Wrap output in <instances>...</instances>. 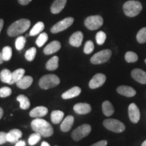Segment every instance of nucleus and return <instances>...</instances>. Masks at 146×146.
Wrapping results in <instances>:
<instances>
[{
	"label": "nucleus",
	"mask_w": 146,
	"mask_h": 146,
	"mask_svg": "<svg viewBox=\"0 0 146 146\" xmlns=\"http://www.w3.org/2000/svg\"><path fill=\"white\" fill-rule=\"evenodd\" d=\"M23 136V133L19 129H12L10 131H9L7 135V139H8V142L10 143H17L19 141V139Z\"/></svg>",
	"instance_id": "17"
},
{
	"label": "nucleus",
	"mask_w": 146,
	"mask_h": 146,
	"mask_svg": "<svg viewBox=\"0 0 146 146\" xmlns=\"http://www.w3.org/2000/svg\"><path fill=\"white\" fill-rule=\"evenodd\" d=\"M31 128L35 133H39L42 137H49L54 134L52 126L46 120L41 118H36L31 122Z\"/></svg>",
	"instance_id": "1"
},
{
	"label": "nucleus",
	"mask_w": 146,
	"mask_h": 146,
	"mask_svg": "<svg viewBox=\"0 0 146 146\" xmlns=\"http://www.w3.org/2000/svg\"><path fill=\"white\" fill-rule=\"evenodd\" d=\"M31 1L32 0H18V2H19L20 4L23 5H26L27 4H29Z\"/></svg>",
	"instance_id": "42"
},
{
	"label": "nucleus",
	"mask_w": 146,
	"mask_h": 146,
	"mask_svg": "<svg viewBox=\"0 0 146 146\" xmlns=\"http://www.w3.org/2000/svg\"><path fill=\"white\" fill-rule=\"evenodd\" d=\"M74 23V18L72 17L66 18L62 21L58 22L56 25H54L51 29V32L52 33H58L62 32L70 27L72 23Z\"/></svg>",
	"instance_id": "9"
},
{
	"label": "nucleus",
	"mask_w": 146,
	"mask_h": 146,
	"mask_svg": "<svg viewBox=\"0 0 146 146\" xmlns=\"http://www.w3.org/2000/svg\"><path fill=\"white\" fill-rule=\"evenodd\" d=\"M129 116L133 123H137L140 118V112L135 104L132 103L129 106Z\"/></svg>",
	"instance_id": "11"
},
{
	"label": "nucleus",
	"mask_w": 146,
	"mask_h": 146,
	"mask_svg": "<svg viewBox=\"0 0 146 146\" xmlns=\"http://www.w3.org/2000/svg\"><path fill=\"white\" fill-rule=\"evenodd\" d=\"M30 26L31 22L29 20L20 19L14 22L8 27L7 33L10 36H16L27 31Z\"/></svg>",
	"instance_id": "2"
},
{
	"label": "nucleus",
	"mask_w": 146,
	"mask_h": 146,
	"mask_svg": "<svg viewBox=\"0 0 146 146\" xmlns=\"http://www.w3.org/2000/svg\"><path fill=\"white\" fill-rule=\"evenodd\" d=\"M2 58L3 61H9L11 59L12 56V50L10 46H5L3 48L2 52Z\"/></svg>",
	"instance_id": "30"
},
{
	"label": "nucleus",
	"mask_w": 146,
	"mask_h": 146,
	"mask_svg": "<svg viewBox=\"0 0 146 146\" xmlns=\"http://www.w3.org/2000/svg\"><path fill=\"white\" fill-rule=\"evenodd\" d=\"M125 60L129 63L136 62L138 60V56L133 52H127L125 54Z\"/></svg>",
	"instance_id": "33"
},
{
	"label": "nucleus",
	"mask_w": 146,
	"mask_h": 146,
	"mask_svg": "<svg viewBox=\"0 0 146 146\" xmlns=\"http://www.w3.org/2000/svg\"><path fill=\"white\" fill-rule=\"evenodd\" d=\"M73 110L78 114H86L91 112V107L89 104L78 103L74 106Z\"/></svg>",
	"instance_id": "14"
},
{
	"label": "nucleus",
	"mask_w": 146,
	"mask_h": 146,
	"mask_svg": "<svg viewBox=\"0 0 146 146\" xmlns=\"http://www.w3.org/2000/svg\"><path fill=\"white\" fill-rule=\"evenodd\" d=\"M108 142L106 140H102V141H100L97 143L93 144L91 146H107Z\"/></svg>",
	"instance_id": "41"
},
{
	"label": "nucleus",
	"mask_w": 146,
	"mask_h": 146,
	"mask_svg": "<svg viewBox=\"0 0 146 146\" xmlns=\"http://www.w3.org/2000/svg\"><path fill=\"white\" fill-rule=\"evenodd\" d=\"M145 64H146V59L145 60Z\"/></svg>",
	"instance_id": "49"
},
{
	"label": "nucleus",
	"mask_w": 146,
	"mask_h": 146,
	"mask_svg": "<svg viewBox=\"0 0 146 146\" xmlns=\"http://www.w3.org/2000/svg\"><path fill=\"white\" fill-rule=\"evenodd\" d=\"M12 79V72L8 69H3L0 73V80L5 83H10Z\"/></svg>",
	"instance_id": "28"
},
{
	"label": "nucleus",
	"mask_w": 146,
	"mask_h": 146,
	"mask_svg": "<svg viewBox=\"0 0 146 146\" xmlns=\"http://www.w3.org/2000/svg\"><path fill=\"white\" fill-rule=\"evenodd\" d=\"M60 83V80L56 74H49L43 76L40 78L39 85L43 89H49L58 86Z\"/></svg>",
	"instance_id": "4"
},
{
	"label": "nucleus",
	"mask_w": 146,
	"mask_h": 146,
	"mask_svg": "<svg viewBox=\"0 0 146 146\" xmlns=\"http://www.w3.org/2000/svg\"><path fill=\"white\" fill-rule=\"evenodd\" d=\"M3 62V58H2V54H1V52H0V64H2Z\"/></svg>",
	"instance_id": "47"
},
{
	"label": "nucleus",
	"mask_w": 146,
	"mask_h": 146,
	"mask_svg": "<svg viewBox=\"0 0 146 146\" xmlns=\"http://www.w3.org/2000/svg\"><path fill=\"white\" fill-rule=\"evenodd\" d=\"M33 81V78L32 76H23L16 84L20 89H26L32 85Z\"/></svg>",
	"instance_id": "20"
},
{
	"label": "nucleus",
	"mask_w": 146,
	"mask_h": 146,
	"mask_svg": "<svg viewBox=\"0 0 146 146\" xmlns=\"http://www.w3.org/2000/svg\"><path fill=\"white\" fill-rule=\"evenodd\" d=\"M55 146H58V145H55Z\"/></svg>",
	"instance_id": "50"
},
{
	"label": "nucleus",
	"mask_w": 146,
	"mask_h": 146,
	"mask_svg": "<svg viewBox=\"0 0 146 146\" xmlns=\"http://www.w3.org/2000/svg\"><path fill=\"white\" fill-rule=\"evenodd\" d=\"M61 48V44L59 41H53L49 43L43 50V53L45 55H50L58 52Z\"/></svg>",
	"instance_id": "15"
},
{
	"label": "nucleus",
	"mask_w": 146,
	"mask_h": 146,
	"mask_svg": "<svg viewBox=\"0 0 146 146\" xmlns=\"http://www.w3.org/2000/svg\"><path fill=\"white\" fill-rule=\"evenodd\" d=\"M116 91L119 94L125 97H128V98H131V97L135 96L136 95V91L133 87L126 86V85L119 86L116 89Z\"/></svg>",
	"instance_id": "18"
},
{
	"label": "nucleus",
	"mask_w": 146,
	"mask_h": 146,
	"mask_svg": "<svg viewBox=\"0 0 146 146\" xmlns=\"http://www.w3.org/2000/svg\"><path fill=\"white\" fill-rule=\"evenodd\" d=\"M64 113L60 110H54L51 114V120L54 124H59L63 120Z\"/></svg>",
	"instance_id": "25"
},
{
	"label": "nucleus",
	"mask_w": 146,
	"mask_h": 146,
	"mask_svg": "<svg viewBox=\"0 0 146 146\" xmlns=\"http://www.w3.org/2000/svg\"><path fill=\"white\" fill-rule=\"evenodd\" d=\"M91 127L88 124H84L72 131L71 136L74 141H78L87 137L91 133Z\"/></svg>",
	"instance_id": "6"
},
{
	"label": "nucleus",
	"mask_w": 146,
	"mask_h": 146,
	"mask_svg": "<svg viewBox=\"0 0 146 146\" xmlns=\"http://www.w3.org/2000/svg\"><path fill=\"white\" fill-rule=\"evenodd\" d=\"M67 0H55L51 6L52 13L56 14L60 13L64 8Z\"/></svg>",
	"instance_id": "21"
},
{
	"label": "nucleus",
	"mask_w": 146,
	"mask_h": 146,
	"mask_svg": "<svg viewBox=\"0 0 146 146\" xmlns=\"http://www.w3.org/2000/svg\"><path fill=\"white\" fill-rule=\"evenodd\" d=\"M111 56H112V51L104 50L94 54L91 58V62L93 64H101L108 61Z\"/></svg>",
	"instance_id": "7"
},
{
	"label": "nucleus",
	"mask_w": 146,
	"mask_h": 146,
	"mask_svg": "<svg viewBox=\"0 0 146 146\" xmlns=\"http://www.w3.org/2000/svg\"><path fill=\"white\" fill-rule=\"evenodd\" d=\"M41 146H50V145L46 141H43L42 142Z\"/></svg>",
	"instance_id": "46"
},
{
	"label": "nucleus",
	"mask_w": 146,
	"mask_h": 146,
	"mask_svg": "<svg viewBox=\"0 0 146 146\" xmlns=\"http://www.w3.org/2000/svg\"><path fill=\"white\" fill-rule=\"evenodd\" d=\"M106 81V76L105 74L98 73L89 81V87L93 89L99 88L104 84Z\"/></svg>",
	"instance_id": "10"
},
{
	"label": "nucleus",
	"mask_w": 146,
	"mask_h": 146,
	"mask_svg": "<svg viewBox=\"0 0 146 146\" xmlns=\"http://www.w3.org/2000/svg\"><path fill=\"white\" fill-rule=\"evenodd\" d=\"M142 4L139 1L130 0L127 1L123 5V10L125 15L129 17H135L141 12Z\"/></svg>",
	"instance_id": "3"
},
{
	"label": "nucleus",
	"mask_w": 146,
	"mask_h": 146,
	"mask_svg": "<svg viewBox=\"0 0 146 146\" xmlns=\"http://www.w3.org/2000/svg\"><path fill=\"white\" fill-rule=\"evenodd\" d=\"M94 50V45L92 41H87L84 46V52L86 54H89Z\"/></svg>",
	"instance_id": "38"
},
{
	"label": "nucleus",
	"mask_w": 146,
	"mask_h": 146,
	"mask_svg": "<svg viewBox=\"0 0 146 146\" xmlns=\"http://www.w3.org/2000/svg\"><path fill=\"white\" fill-rule=\"evenodd\" d=\"M103 125L108 130L114 133H122L125 130V125L118 120L108 118L104 120Z\"/></svg>",
	"instance_id": "5"
},
{
	"label": "nucleus",
	"mask_w": 146,
	"mask_h": 146,
	"mask_svg": "<svg viewBox=\"0 0 146 146\" xmlns=\"http://www.w3.org/2000/svg\"><path fill=\"white\" fill-rule=\"evenodd\" d=\"M131 76L138 83L146 84V72L141 69H133L131 72Z\"/></svg>",
	"instance_id": "12"
},
{
	"label": "nucleus",
	"mask_w": 146,
	"mask_h": 146,
	"mask_svg": "<svg viewBox=\"0 0 146 146\" xmlns=\"http://www.w3.org/2000/svg\"><path fill=\"white\" fill-rule=\"evenodd\" d=\"M26 43V39L25 36H20L16 39L15 42V46L17 50H22L25 47Z\"/></svg>",
	"instance_id": "34"
},
{
	"label": "nucleus",
	"mask_w": 146,
	"mask_h": 146,
	"mask_svg": "<svg viewBox=\"0 0 146 146\" xmlns=\"http://www.w3.org/2000/svg\"><path fill=\"white\" fill-rule=\"evenodd\" d=\"M45 25L42 22H38L36 23V25H34L31 30L30 33H29V35L31 36H36V35L41 33L44 29Z\"/></svg>",
	"instance_id": "29"
},
{
	"label": "nucleus",
	"mask_w": 146,
	"mask_h": 146,
	"mask_svg": "<svg viewBox=\"0 0 146 146\" xmlns=\"http://www.w3.org/2000/svg\"><path fill=\"white\" fill-rule=\"evenodd\" d=\"M85 26L89 30L94 31L100 29L104 23V20L102 16L99 15L90 16L87 17L85 21Z\"/></svg>",
	"instance_id": "8"
},
{
	"label": "nucleus",
	"mask_w": 146,
	"mask_h": 146,
	"mask_svg": "<svg viewBox=\"0 0 146 146\" xmlns=\"http://www.w3.org/2000/svg\"><path fill=\"white\" fill-rule=\"evenodd\" d=\"M25 73V70L23 68H18L12 72V79H11L10 85H13L16 83L21 78L23 77Z\"/></svg>",
	"instance_id": "23"
},
{
	"label": "nucleus",
	"mask_w": 146,
	"mask_h": 146,
	"mask_svg": "<svg viewBox=\"0 0 146 146\" xmlns=\"http://www.w3.org/2000/svg\"><path fill=\"white\" fill-rule=\"evenodd\" d=\"M18 102H20V107L23 110H27L30 107L31 103L29 98L24 95H20L16 98Z\"/></svg>",
	"instance_id": "26"
},
{
	"label": "nucleus",
	"mask_w": 146,
	"mask_h": 146,
	"mask_svg": "<svg viewBox=\"0 0 146 146\" xmlns=\"http://www.w3.org/2000/svg\"><path fill=\"white\" fill-rule=\"evenodd\" d=\"M3 115V110L1 108V107H0V119L2 118Z\"/></svg>",
	"instance_id": "45"
},
{
	"label": "nucleus",
	"mask_w": 146,
	"mask_h": 146,
	"mask_svg": "<svg viewBox=\"0 0 146 146\" xmlns=\"http://www.w3.org/2000/svg\"><path fill=\"white\" fill-rule=\"evenodd\" d=\"M48 40V35L45 33H42L38 36V38L36 40V44L37 45L38 47H41L46 43Z\"/></svg>",
	"instance_id": "32"
},
{
	"label": "nucleus",
	"mask_w": 146,
	"mask_h": 146,
	"mask_svg": "<svg viewBox=\"0 0 146 146\" xmlns=\"http://www.w3.org/2000/svg\"><path fill=\"white\" fill-rule=\"evenodd\" d=\"M36 54V50L35 47H31L25 53V58L29 62H31L35 59Z\"/></svg>",
	"instance_id": "35"
},
{
	"label": "nucleus",
	"mask_w": 146,
	"mask_h": 146,
	"mask_svg": "<svg viewBox=\"0 0 146 146\" xmlns=\"http://www.w3.org/2000/svg\"><path fill=\"white\" fill-rule=\"evenodd\" d=\"M141 146H146V140L143 142V143L141 144Z\"/></svg>",
	"instance_id": "48"
},
{
	"label": "nucleus",
	"mask_w": 146,
	"mask_h": 146,
	"mask_svg": "<svg viewBox=\"0 0 146 146\" xmlns=\"http://www.w3.org/2000/svg\"><path fill=\"white\" fill-rule=\"evenodd\" d=\"M74 117L72 116H68L63 120L62 123L60 125V129L63 132H68L72 128L74 123Z\"/></svg>",
	"instance_id": "22"
},
{
	"label": "nucleus",
	"mask_w": 146,
	"mask_h": 146,
	"mask_svg": "<svg viewBox=\"0 0 146 146\" xmlns=\"http://www.w3.org/2000/svg\"><path fill=\"white\" fill-rule=\"evenodd\" d=\"M7 135L8 133H5L1 131L0 132V145H2L8 142V139H7Z\"/></svg>",
	"instance_id": "40"
},
{
	"label": "nucleus",
	"mask_w": 146,
	"mask_h": 146,
	"mask_svg": "<svg viewBox=\"0 0 146 146\" xmlns=\"http://www.w3.org/2000/svg\"><path fill=\"white\" fill-rule=\"evenodd\" d=\"M58 61L59 58L58 56H54L48 60L46 63V68L48 70H56L58 68Z\"/></svg>",
	"instance_id": "27"
},
{
	"label": "nucleus",
	"mask_w": 146,
	"mask_h": 146,
	"mask_svg": "<svg viewBox=\"0 0 146 146\" xmlns=\"http://www.w3.org/2000/svg\"><path fill=\"white\" fill-rule=\"evenodd\" d=\"M41 135L39 133H35L30 135L29 138V144L30 145H35L40 141L41 139Z\"/></svg>",
	"instance_id": "36"
},
{
	"label": "nucleus",
	"mask_w": 146,
	"mask_h": 146,
	"mask_svg": "<svg viewBox=\"0 0 146 146\" xmlns=\"http://www.w3.org/2000/svg\"><path fill=\"white\" fill-rule=\"evenodd\" d=\"M3 23H4V22H3V19H0V33H1V30H2V29H3Z\"/></svg>",
	"instance_id": "44"
},
{
	"label": "nucleus",
	"mask_w": 146,
	"mask_h": 146,
	"mask_svg": "<svg viewBox=\"0 0 146 146\" xmlns=\"http://www.w3.org/2000/svg\"><path fill=\"white\" fill-rule=\"evenodd\" d=\"M96 42L98 45H103L106 39V35L104 32L99 31L96 34Z\"/></svg>",
	"instance_id": "37"
},
{
	"label": "nucleus",
	"mask_w": 146,
	"mask_h": 146,
	"mask_svg": "<svg viewBox=\"0 0 146 146\" xmlns=\"http://www.w3.org/2000/svg\"><path fill=\"white\" fill-rule=\"evenodd\" d=\"M102 111L105 116H110L114 114V108L109 101H105L102 104Z\"/></svg>",
	"instance_id": "24"
},
{
	"label": "nucleus",
	"mask_w": 146,
	"mask_h": 146,
	"mask_svg": "<svg viewBox=\"0 0 146 146\" xmlns=\"http://www.w3.org/2000/svg\"><path fill=\"white\" fill-rule=\"evenodd\" d=\"M47 112H48V109L46 107L37 106L33 109L29 113V114L32 118H41V117L45 116L47 114Z\"/></svg>",
	"instance_id": "16"
},
{
	"label": "nucleus",
	"mask_w": 146,
	"mask_h": 146,
	"mask_svg": "<svg viewBox=\"0 0 146 146\" xmlns=\"http://www.w3.org/2000/svg\"><path fill=\"white\" fill-rule=\"evenodd\" d=\"M81 93V89L79 87H73L72 88L66 91L62 95V98L64 100H68L74 98L79 96Z\"/></svg>",
	"instance_id": "19"
},
{
	"label": "nucleus",
	"mask_w": 146,
	"mask_h": 146,
	"mask_svg": "<svg viewBox=\"0 0 146 146\" xmlns=\"http://www.w3.org/2000/svg\"><path fill=\"white\" fill-rule=\"evenodd\" d=\"M15 146H26V143H25V142L24 141L20 140V141H18L17 142V143H16Z\"/></svg>",
	"instance_id": "43"
},
{
	"label": "nucleus",
	"mask_w": 146,
	"mask_h": 146,
	"mask_svg": "<svg viewBox=\"0 0 146 146\" xmlns=\"http://www.w3.org/2000/svg\"><path fill=\"white\" fill-rule=\"evenodd\" d=\"M83 39V34L81 31L74 33L69 39V43L73 47H78L81 45Z\"/></svg>",
	"instance_id": "13"
},
{
	"label": "nucleus",
	"mask_w": 146,
	"mask_h": 146,
	"mask_svg": "<svg viewBox=\"0 0 146 146\" xmlns=\"http://www.w3.org/2000/svg\"><path fill=\"white\" fill-rule=\"evenodd\" d=\"M12 94V89L8 87H3L0 88V98H7Z\"/></svg>",
	"instance_id": "39"
},
{
	"label": "nucleus",
	"mask_w": 146,
	"mask_h": 146,
	"mask_svg": "<svg viewBox=\"0 0 146 146\" xmlns=\"http://www.w3.org/2000/svg\"><path fill=\"white\" fill-rule=\"evenodd\" d=\"M137 40L139 43H145L146 42V27H143L139 31L136 36Z\"/></svg>",
	"instance_id": "31"
}]
</instances>
